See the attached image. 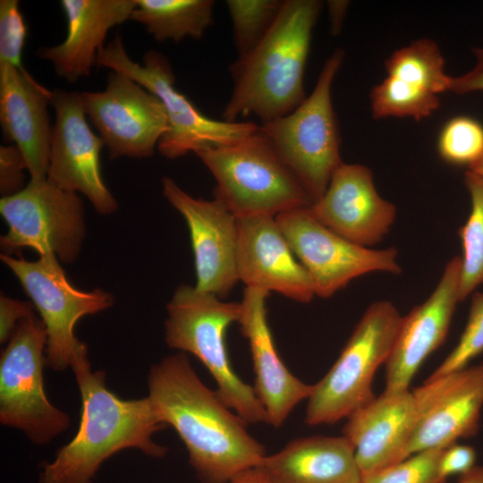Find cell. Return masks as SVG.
<instances>
[{"instance_id":"obj_11","label":"cell","mask_w":483,"mask_h":483,"mask_svg":"<svg viewBox=\"0 0 483 483\" xmlns=\"http://www.w3.org/2000/svg\"><path fill=\"white\" fill-rule=\"evenodd\" d=\"M0 213L8 225L1 236L2 254L31 249L72 263L85 234L84 210L76 192L59 188L47 179H30L21 191L1 198Z\"/></svg>"},{"instance_id":"obj_3","label":"cell","mask_w":483,"mask_h":483,"mask_svg":"<svg viewBox=\"0 0 483 483\" xmlns=\"http://www.w3.org/2000/svg\"><path fill=\"white\" fill-rule=\"evenodd\" d=\"M321 8L318 0H284L265 37L229 67L233 89L223 120L238 122L252 114L266 123L305 100V66Z\"/></svg>"},{"instance_id":"obj_33","label":"cell","mask_w":483,"mask_h":483,"mask_svg":"<svg viewBox=\"0 0 483 483\" xmlns=\"http://www.w3.org/2000/svg\"><path fill=\"white\" fill-rule=\"evenodd\" d=\"M27 38V25L17 0L0 1V63L18 68Z\"/></svg>"},{"instance_id":"obj_23","label":"cell","mask_w":483,"mask_h":483,"mask_svg":"<svg viewBox=\"0 0 483 483\" xmlns=\"http://www.w3.org/2000/svg\"><path fill=\"white\" fill-rule=\"evenodd\" d=\"M67 35L55 47H41L37 55L52 63L56 74L71 83L89 77L104 47L108 31L130 20L136 0H62Z\"/></svg>"},{"instance_id":"obj_27","label":"cell","mask_w":483,"mask_h":483,"mask_svg":"<svg viewBox=\"0 0 483 483\" xmlns=\"http://www.w3.org/2000/svg\"><path fill=\"white\" fill-rule=\"evenodd\" d=\"M465 185L470 197V213L460 228L462 242L460 301L483 284V177L468 170Z\"/></svg>"},{"instance_id":"obj_29","label":"cell","mask_w":483,"mask_h":483,"mask_svg":"<svg viewBox=\"0 0 483 483\" xmlns=\"http://www.w3.org/2000/svg\"><path fill=\"white\" fill-rule=\"evenodd\" d=\"M284 1L227 0L238 57L250 53L265 37Z\"/></svg>"},{"instance_id":"obj_15","label":"cell","mask_w":483,"mask_h":483,"mask_svg":"<svg viewBox=\"0 0 483 483\" xmlns=\"http://www.w3.org/2000/svg\"><path fill=\"white\" fill-rule=\"evenodd\" d=\"M416 419L408 457L428 449H445L475 436L483 408V362L434 378L412 391Z\"/></svg>"},{"instance_id":"obj_5","label":"cell","mask_w":483,"mask_h":483,"mask_svg":"<svg viewBox=\"0 0 483 483\" xmlns=\"http://www.w3.org/2000/svg\"><path fill=\"white\" fill-rule=\"evenodd\" d=\"M216 181L215 198L237 217L273 216L312 201L258 130L230 144L195 153Z\"/></svg>"},{"instance_id":"obj_31","label":"cell","mask_w":483,"mask_h":483,"mask_svg":"<svg viewBox=\"0 0 483 483\" xmlns=\"http://www.w3.org/2000/svg\"><path fill=\"white\" fill-rule=\"evenodd\" d=\"M444 449L415 453L404 460L379 470L363 474L362 483H446L440 472Z\"/></svg>"},{"instance_id":"obj_30","label":"cell","mask_w":483,"mask_h":483,"mask_svg":"<svg viewBox=\"0 0 483 483\" xmlns=\"http://www.w3.org/2000/svg\"><path fill=\"white\" fill-rule=\"evenodd\" d=\"M437 149L445 162L470 167L483 155L482 124L468 116L449 120L440 132Z\"/></svg>"},{"instance_id":"obj_21","label":"cell","mask_w":483,"mask_h":483,"mask_svg":"<svg viewBox=\"0 0 483 483\" xmlns=\"http://www.w3.org/2000/svg\"><path fill=\"white\" fill-rule=\"evenodd\" d=\"M52 91L26 71L0 63V123L5 142L21 151L30 179H47L53 126Z\"/></svg>"},{"instance_id":"obj_19","label":"cell","mask_w":483,"mask_h":483,"mask_svg":"<svg viewBox=\"0 0 483 483\" xmlns=\"http://www.w3.org/2000/svg\"><path fill=\"white\" fill-rule=\"evenodd\" d=\"M461 257L450 259L429 297L402 318L386 362L385 390H406L424 360L445 340L457 303Z\"/></svg>"},{"instance_id":"obj_25","label":"cell","mask_w":483,"mask_h":483,"mask_svg":"<svg viewBox=\"0 0 483 483\" xmlns=\"http://www.w3.org/2000/svg\"><path fill=\"white\" fill-rule=\"evenodd\" d=\"M130 20L145 26L158 42L200 39L213 24V0H136Z\"/></svg>"},{"instance_id":"obj_17","label":"cell","mask_w":483,"mask_h":483,"mask_svg":"<svg viewBox=\"0 0 483 483\" xmlns=\"http://www.w3.org/2000/svg\"><path fill=\"white\" fill-rule=\"evenodd\" d=\"M236 266L246 287L309 303L316 296L309 275L295 257L275 217L237 218Z\"/></svg>"},{"instance_id":"obj_36","label":"cell","mask_w":483,"mask_h":483,"mask_svg":"<svg viewBox=\"0 0 483 483\" xmlns=\"http://www.w3.org/2000/svg\"><path fill=\"white\" fill-rule=\"evenodd\" d=\"M475 449L470 445L457 443L443 450L440 459V472L447 479L449 476H459L470 471L476 464Z\"/></svg>"},{"instance_id":"obj_12","label":"cell","mask_w":483,"mask_h":483,"mask_svg":"<svg viewBox=\"0 0 483 483\" xmlns=\"http://www.w3.org/2000/svg\"><path fill=\"white\" fill-rule=\"evenodd\" d=\"M309 207L283 212L275 219L309 275L316 296L328 299L369 273H401L395 248L376 250L352 242L321 224Z\"/></svg>"},{"instance_id":"obj_40","label":"cell","mask_w":483,"mask_h":483,"mask_svg":"<svg viewBox=\"0 0 483 483\" xmlns=\"http://www.w3.org/2000/svg\"><path fill=\"white\" fill-rule=\"evenodd\" d=\"M457 483H483V465H475L470 471L459 476Z\"/></svg>"},{"instance_id":"obj_28","label":"cell","mask_w":483,"mask_h":483,"mask_svg":"<svg viewBox=\"0 0 483 483\" xmlns=\"http://www.w3.org/2000/svg\"><path fill=\"white\" fill-rule=\"evenodd\" d=\"M373 117H411L421 120L440 106L438 95L387 76L370 92Z\"/></svg>"},{"instance_id":"obj_18","label":"cell","mask_w":483,"mask_h":483,"mask_svg":"<svg viewBox=\"0 0 483 483\" xmlns=\"http://www.w3.org/2000/svg\"><path fill=\"white\" fill-rule=\"evenodd\" d=\"M309 208L327 228L364 247L381 242L396 216L394 205L377 193L370 169L360 164L340 165Z\"/></svg>"},{"instance_id":"obj_41","label":"cell","mask_w":483,"mask_h":483,"mask_svg":"<svg viewBox=\"0 0 483 483\" xmlns=\"http://www.w3.org/2000/svg\"><path fill=\"white\" fill-rule=\"evenodd\" d=\"M469 170L483 177V155L476 163L469 167Z\"/></svg>"},{"instance_id":"obj_35","label":"cell","mask_w":483,"mask_h":483,"mask_svg":"<svg viewBox=\"0 0 483 483\" xmlns=\"http://www.w3.org/2000/svg\"><path fill=\"white\" fill-rule=\"evenodd\" d=\"M34 305L10 298L4 293L0 297V342L10 340L20 321L33 311Z\"/></svg>"},{"instance_id":"obj_42","label":"cell","mask_w":483,"mask_h":483,"mask_svg":"<svg viewBox=\"0 0 483 483\" xmlns=\"http://www.w3.org/2000/svg\"><path fill=\"white\" fill-rule=\"evenodd\" d=\"M360 483H362V482H360Z\"/></svg>"},{"instance_id":"obj_14","label":"cell","mask_w":483,"mask_h":483,"mask_svg":"<svg viewBox=\"0 0 483 483\" xmlns=\"http://www.w3.org/2000/svg\"><path fill=\"white\" fill-rule=\"evenodd\" d=\"M51 106L55 122L47 179L65 191L82 193L98 214L114 213L117 201L101 174L100 151L105 144L87 122L80 93L55 89Z\"/></svg>"},{"instance_id":"obj_22","label":"cell","mask_w":483,"mask_h":483,"mask_svg":"<svg viewBox=\"0 0 483 483\" xmlns=\"http://www.w3.org/2000/svg\"><path fill=\"white\" fill-rule=\"evenodd\" d=\"M416 419L412 392L385 390L346 418L344 436L353 445L361 474L408 457Z\"/></svg>"},{"instance_id":"obj_16","label":"cell","mask_w":483,"mask_h":483,"mask_svg":"<svg viewBox=\"0 0 483 483\" xmlns=\"http://www.w3.org/2000/svg\"><path fill=\"white\" fill-rule=\"evenodd\" d=\"M162 189L187 223L194 254L195 287L224 299L239 281L237 217L220 199H195L168 176L163 177Z\"/></svg>"},{"instance_id":"obj_34","label":"cell","mask_w":483,"mask_h":483,"mask_svg":"<svg viewBox=\"0 0 483 483\" xmlns=\"http://www.w3.org/2000/svg\"><path fill=\"white\" fill-rule=\"evenodd\" d=\"M25 158L14 144L0 147V192L2 198L16 194L25 188Z\"/></svg>"},{"instance_id":"obj_32","label":"cell","mask_w":483,"mask_h":483,"mask_svg":"<svg viewBox=\"0 0 483 483\" xmlns=\"http://www.w3.org/2000/svg\"><path fill=\"white\" fill-rule=\"evenodd\" d=\"M483 352V292L472 295L466 326L453 351L428 378L462 369Z\"/></svg>"},{"instance_id":"obj_26","label":"cell","mask_w":483,"mask_h":483,"mask_svg":"<svg viewBox=\"0 0 483 483\" xmlns=\"http://www.w3.org/2000/svg\"><path fill=\"white\" fill-rule=\"evenodd\" d=\"M387 76L438 95L449 91L452 77L436 43L428 38L394 51L385 63Z\"/></svg>"},{"instance_id":"obj_13","label":"cell","mask_w":483,"mask_h":483,"mask_svg":"<svg viewBox=\"0 0 483 483\" xmlns=\"http://www.w3.org/2000/svg\"><path fill=\"white\" fill-rule=\"evenodd\" d=\"M80 98L109 158L150 157L168 129L160 99L122 72L113 71L104 90L80 92Z\"/></svg>"},{"instance_id":"obj_4","label":"cell","mask_w":483,"mask_h":483,"mask_svg":"<svg viewBox=\"0 0 483 483\" xmlns=\"http://www.w3.org/2000/svg\"><path fill=\"white\" fill-rule=\"evenodd\" d=\"M166 309V344L197 357L216 380L218 396L247 424L268 423L253 386L234 372L227 353L225 335L229 326L238 321L241 303L182 284Z\"/></svg>"},{"instance_id":"obj_1","label":"cell","mask_w":483,"mask_h":483,"mask_svg":"<svg viewBox=\"0 0 483 483\" xmlns=\"http://www.w3.org/2000/svg\"><path fill=\"white\" fill-rule=\"evenodd\" d=\"M148 388L161 423L184 443L199 483H229L267 455L247 423L200 380L184 352L152 365Z\"/></svg>"},{"instance_id":"obj_9","label":"cell","mask_w":483,"mask_h":483,"mask_svg":"<svg viewBox=\"0 0 483 483\" xmlns=\"http://www.w3.org/2000/svg\"><path fill=\"white\" fill-rule=\"evenodd\" d=\"M1 260L39 312L47 332L46 365L55 371H64L89 358L87 346L75 335L76 324L87 315L110 308L113 295L102 289L81 291L74 287L52 254L41 255L35 261L1 254Z\"/></svg>"},{"instance_id":"obj_10","label":"cell","mask_w":483,"mask_h":483,"mask_svg":"<svg viewBox=\"0 0 483 483\" xmlns=\"http://www.w3.org/2000/svg\"><path fill=\"white\" fill-rule=\"evenodd\" d=\"M46 347L44 323L32 312L20 321L0 360V422L36 445L50 443L71 424L44 389Z\"/></svg>"},{"instance_id":"obj_38","label":"cell","mask_w":483,"mask_h":483,"mask_svg":"<svg viewBox=\"0 0 483 483\" xmlns=\"http://www.w3.org/2000/svg\"><path fill=\"white\" fill-rule=\"evenodd\" d=\"M327 4L329 8L331 32L335 35L340 32L349 3L346 1H328Z\"/></svg>"},{"instance_id":"obj_24","label":"cell","mask_w":483,"mask_h":483,"mask_svg":"<svg viewBox=\"0 0 483 483\" xmlns=\"http://www.w3.org/2000/svg\"><path fill=\"white\" fill-rule=\"evenodd\" d=\"M258 467L270 483H360L352 444L344 436H311L266 455Z\"/></svg>"},{"instance_id":"obj_8","label":"cell","mask_w":483,"mask_h":483,"mask_svg":"<svg viewBox=\"0 0 483 483\" xmlns=\"http://www.w3.org/2000/svg\"><path fill=\"white\" fill-rule=\"evenodd\" d=\"M97 64L127 75L160 99L168 129L157 149L169 159L238 141L259 128L252 122H227L206 116L175 88L172 66L163 54L150 50L145 54L143 64H139L129 57L120 36L100 50Z\"/></svg>"},{"instance_id":"obj_37","label":"cell","mask_w":483,"mask_h":483,"mask_svg":"<svg viewBox=\"0 0 483 483\" xmlns=\"http://www.w3.org/2000/svg\"><path fill=\"white\" fill-rule=\"evenodd\" d=\"M476 58L474 67L468 72L452 77L449 91L457 94H467L475 91H483V48H472Z\"/></svg>"},{"instance_id":"obj_6","label":"cell","mask_w":483,"mask_h":483,"mask_svg":"<svg viewBox=\"0 0 483 483\" xmlns=\"http://www.w3.org/2000/svg\"><path fill=\"white\" fill-rule=\"evenodd\" d=\"M343 57V51L336 49L325 62L312 93L290 114L260 125L312 203L323 196L334 172L343 163L331 98Z\"/></svg>"},{"instance_id":"obj_2","label":"cell","mask_w":483,"mask_h":483,"mask_svg":"<svg viewBox=\"0 0 483 483\" xmlns=\"http://www.w3.org/2000/svg\"><path fill=\"white\" fill-rule=\"evenodd\" d=\"M72 369L81 397L80 426L55 459L41 465L38 483H92L103 462L127 448L152 458L165 455L167 448L152 439L165 426L148 396L118 397L107 388L105 371H93L89 358Z\"/></svg>"},{"instance_id":"obj_20","label":"cell","mask_w":483,"mask_h":483,"mask_svg":"<svg viewBox=\"0 0 483 483\" xmlns=\"http://www.w3.org/2000/svg\"><path fill=\"white\" fill-rule=\"evenodd\" d=\"M269 293L245 287L237 323L249 342L255 374L253 388L267 414V424L279 428L296 405L308 400L313 385L292 375L277 353L267 319L266 301Z\"/></svg>"},{"instance_id":"obj_7","label":"cell","mask_w":483,"mask_h":483,"mask_svg":"<svg viewBox=\"0 0 483 483\" xmlns=\"http://www.w3.org/2000/svg\"><path fill=\"white\" fill-rule=\"evenodd\" d=\"M402 316L388 301L372 303L363 313L336 361L308 398L305 423L333 424L373 400L374 375L386 364Z\"/></svg>"},{"instance_id":"obj_39","label":"cell","mask_w":483,"mask_h":483,"mask_svg":"<svg viewBox=\"0 0 483 483\" xmlns=\"http://www.w3.org/2000/svg\"><path fill=\"white\" fill-rule=\"evenodd\" d=\"M229 483H270L258 467L246 470L236 475Z\"/></svg>"}]
</instances>
